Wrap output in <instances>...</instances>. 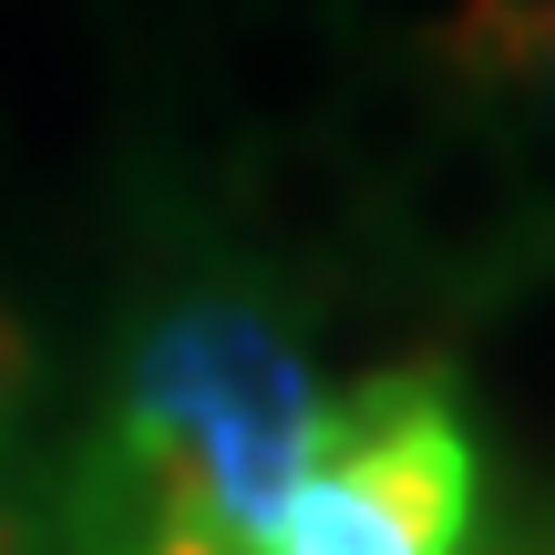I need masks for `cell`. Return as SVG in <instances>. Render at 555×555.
<instances>
[{
	"label": "cell",
	"mask_w": 555,
	"mask_h": 555,
	"mask_svg": "<svg viewBox=\"0 0 555 555\" xmlns=\"http://www.w3.org/2000/svg\"><path fill=\"white\" fill-rule=\"evenodd\" d=\"M309 442H319V371L298 330L268 298L185 288L124 350V412L103 474L268 555L288 494L309 483Z\"/></svg>",
	"instance_id": "cell-1"
},
{
	"label": "cell",
	"mask_w": 555,
	"mask_h": 555,
	"mask_svg": "<svg viewBox=\"0 0 555 555\" xmlns=\"http://www.w3.org/2000/svg\"><path fill=\"white\" fill-rule=\"evenodd\" d=\"M483 453L433 360L360 371L319 401L309 483L288 494L268 555H474Z\"/></svg>",
	"instance_id": "cell-2"
},
{
	"label": "cell",
	"mask_w": 555,
	"mask_h": 555,
	"mask_svg": "<svg viewBox=\"0 0 555 555\" xmlns=\"http://www.w3.org/2000/svg\"><path fill=\"white\" fill-rule=\"evenodd\" d=\"M21 391H31V339H21L11 298H0V442H11V422H21ZM0 555H21V515L11 504H0Z\"/></svg>",
	"instance_id": "cell-3"
},
{
	"label": "cell",
	"mask_w": 555,
	"mask_h": 555,
	"mask_svg": "<svg viewBox=\"0 0 555 555\" xmlns=\"http://www.w3.org/2000/svg\"><path fill=\"white\" fill-rule=\"evenodd\" d=\"M545 114H555V62H545Z\"/></svg>",
	"instance_id": "cell-4"
}]
</instances>
